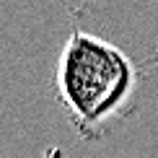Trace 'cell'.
<instances>
[{"label": "cell", "mask_w": 158, "mask_h": 158, "mask_svg": "<svg viewBox=\"0 0 158 158\" xmlns=\"http://www.w3.org/2000/svg\"><path fill=\"white\" fill-rule=\"evenodd\" d=\"M135 88L132 62L114 44L73 31L57 60V94L81 130L114 119Z\"/></svg>", "instance_id": "cell-1"}]
</instances>
